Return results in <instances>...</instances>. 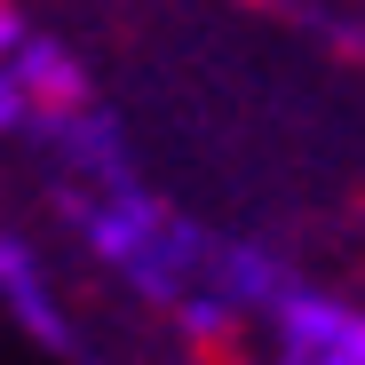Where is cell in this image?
I'll return each mask as SVG.
<instances>
[{
	"instance_id": "1",
	"label": "cell",
	"mask_w": 365,
	"mask_h": 365,
	"mask_svg": "<svg viewBox=\"0 0 365 365\" xmlns=\"http://www.w3.org/2000/svg\"><path fill=\"white\" fill-rule=\"evenodd\" d=\"M278 334H286V365H365V318L318 294H286L278 302Z\"/></svg>"
}]
</instances>
